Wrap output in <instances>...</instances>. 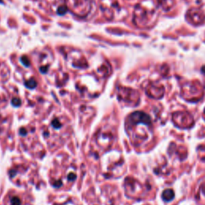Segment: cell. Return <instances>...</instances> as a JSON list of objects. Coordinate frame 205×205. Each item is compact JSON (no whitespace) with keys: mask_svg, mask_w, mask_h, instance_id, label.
Masks as SVG:
<instances>
[{"mask_svg":"<svg viewBox=\"0 0 205 205\" xmlns=\"http://www.w3.org/2000/svg\"><path fill=\"white\" fill-rule=\"evenodd\" d=\"M128 124L135 144H142L152 139V126L151 118L147 114L140 112L133 113L129 116Z\"/></svg>","mask_w":205,"mask_h":205,"instance_id":"obj_1","label":"cell"},{"mask_svg":"<svg viewBox=\"0 0 205 205\" xmlns=\"http://www.w3.org/2000/svg\"><path fill=\"white\" fill-rule=\"evenodd\" d=\"M67 7L77 15L83 17L91 9V0H67ZM67 7V8H68Z\"/></svg>","mask_w":205,"mask_h":205,"instance_id":"obj_2","label":"cell"},{"mask_svg":"<svg viewBox=\"0 0 205 205\" xmlns=\"http://www.w3.org/2000/svg\"><path fill=\"white\" fill-rule=\"evenodd\" d=\"M172 121L180 128H190L194 124V120L191 114L188 112H176L173 114Z\"/></svg>","mask_w":205,"mask_h":205,"instance_id":"obj_3","label":"cell"},{"mask_svg":"<svg viewBox=\"0 0 205 205\" xmlns=\"http://www.w3.org/2000/svg\"><path fill=\"white\" fill-rule=\"evenodd\" d=\"M68 63L75 68H85L87 67V61L79 51H71L68 54Z\"/></svg>","mask_w":205,"mask_h":205,"instance_id":"obj_4","label":"cell"},{"mask_svg":"<svg viewBox=\"0 0 205 205\" xmlns=\"http://www.w3.org/2000/svg\"><path fill=\"white\" fill-rule=\"evenodd\" d=\"M126 188H127V191H129L131 194L136 195V196H140L144 192V190L148 189L147 188H144L140 182L130 178L126 180Z\"/></svg>","mask_w":205,"mask_h":205,"instance_id":"obj_5","label":"cell"},{"mask_svg":"<svg viewBox=\"0 0 205 205\" xmlns=\"http://www.w3.org/2000/svg\"><path fill=\"white\" fill-rule=\"evenodd\" d=\"M164 90L162 87H156L153 86L149 87V90L147 91V94H148V95L152 98H155V99H160L164 95Z\"/></svg>","mask_w":205,"mask_h":205,"instance_id":"obj_6","label":"cell"},{"mask_svg":"<svg viewBox=\"0 0 205 205\" xmlns=\"http://www.w3.org/2000/svg\"><path fill=\"white\" fill-rule=\"evenodd\" d=\"M162 198L164 201L169 202L174 198V192L172 189H167L162 194Z\"/></svg>","mask_w":205,"mask_h":205,"instance_id":"obj_7","label":"cell"},{"mask_svg":"<svg viewBox=\"0 0 205 205\" xmlns=\"http://www.w3.org/2000/svg\"><path fill=\"white\" fill-rule=\"evenodd\" d=\"M67 7H66V6H62L60 7H59L58 10H57V14L58 15H63L66 14V12L67 11Z\"/></svg>","mask_w":205,"mask_h":205,"instance_id":"obj_8","label":"cell"},{"mask_svg":"<svg viewBox=\"0 0 205 205\" xmlns=\"http://www.w3.org/2000/svg\"><path fill=\"white\" fill-rule=\"evenodd\" d=\"M26 85H27L28 87L33 88V87H35L36 86V83H35V81L34 80V79H31V80H29L28 82L26 83Z\"/></svg>","mask_w":205,"mask_h":205,"instance_id":"obj_9","label":"cell"},{"mask_svg":"<svg viewBox=\"0 0 205 205\" xmlns=\"http://www.w3.org/2000/svg\"><path fill=\"white\" fill-rule=\"evenodd\" d=\"M200 148H204L203 150L202 149L200 148V158L202 159V160H205V145L204 146H201Z\"/></svg>","mask_w":205,"mask_h":205,"instance_id":"obj_10","label":"cell"},{"mask_svg":"<svg viewBox=\"0 0 205 205\" xmlns=\"http://www.w3.org/2000/svg\"><path fill=\"white\" fill-rule=\"evenodd\" d=\"M21 60L23 62V63L25 65V66H29L30 65V61L28 60V59L27 58L26 56H23L22 57V59H21Z\"/></svg>","mask_w":205,"mask_h":205,"instance_id":"obj_11","label":"cell"},{"mask_svg":"<svg viewBox=\"0 0 205 205\" xmlns=\"http://www.w3.org/2000/svg\"><path fill=\"white\" fill-rule=\"evenodd\" d=\"M11 204H12V205H19L20 204V201H19V200L18 199V198H14L12 200H11Z\"/></svg>","mask_w":205,"mask_h":205,"instance_id":"obj_12","label":"cell"},{"mask_svg":"<svg viewBox=\"0 0 205 205\" xmlns=\"http://www.w3.org/2000/svg\"><path fill=\"white\" fill-rule=\"evenodd\" d=\"M0 3H3V1H2V0H0Z\"/></svg>","mask_w":205,"mask_h":205,"instance_id":"obj_13","label":"cell"}]
</instances>
